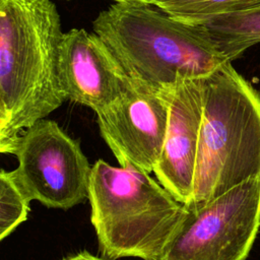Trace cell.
I'll list each match as a JSON object with an SVG mask.
<instances>
[{
    "label": "cell",
    "instance_id": "obj_9",
    "mask_svg": "<svg viewBox=\"0 0 260 260\" xmlns=\"http://www.w3.org/2000/svg\"><path fill=\"white\" fill-rule=\"evenodd\" d=\"M202 113L203 77L178 78L170 89L167 132L153 173L159 184L184 205L193 194Z\"/></svg>",
    "mask_w": 260,
    "mask_h": 260
},
{
    "label": "cell",
    "instance_id": "obj_10",
    "mask_svg": "<svg viewBox=\"0 0 260 260\" xmlns=\"http://www.w3.org/2000/svg\"><path fill=\"white\" fill-rule=\"evenodd\" d=\"M204 36L228 62L260 43V4L188 22Z\"/></svg>",
    "mask_w": 260,
    "mask_h": 260
},
{
    "label": "cell",
    "instance_id": "obj_15",
    "mask_svg": "<svg viewBox=\"0 0 260 260\" xmlns=\"http://www.w3.org/2000/svg\"><path fill=\"white\" fill-rule=\"evenodd\" d=\"M115 1H138V2H143V3L152 4L155 0H115Z\"/></svg>",
    "mask_w": 260,
    "mask_h": 260
},
{
    "label": "cell",
    "instance_id": "obj_13",
    "mask_svg": "<svg viewBox=\"0 0 260 260\" xmlns=\"http://www.w3.org/2000/svg\"><path fill=\"white\" fill-rule=\"evenodd\" d=\"M18 133L12 130L0 116V153H13L17 147Z\"/></svg>",
    "mask_w": 260,
    "mask_h": 260
},
{
    "label": "cell",
    "instance_id": "obj_14",
    "mask_svg": "<svg viewBox=\"0 0 260 260\" xmlns=\"http://www.w3.org/2000/svg\"><path fill=\"white\" fill-rule=\"evenodd\" d=\"M62 260H105V259L96 257V256H93L92 254H90L87 251H82L80 253H77V254H75L73 256L64 258Z\"/></svg>",
    "mask_w": 260,
    "mask_h": 260
},
{
    "label": "cell",
    "instance_id": "obj_2",
    "mask_svg": "<svg viewBox=\"0 0 260 260\" xmlns=\"http://www.w3.org/2000/svg\"><path fill=\"white\" fill-rule=\"evenodd\" d=\"M260 177V93L225 62L203 77L193 194L198 207ZM184 205V204H183Z\"/></svg>",
    "mask_w": 260,
    "mask_h": 260
},
{
    "label": "cell",
    "instance_id": "obj_8",
    "mask_svg": "<svg viewBox=\"0 0 260 260\" xmlns=\"http://www.w3.org/2000/svg\"><path fill=\"white\" fill-rule=\"evenodd\" d=\"M58 76L66 99L95 113L116 101L129 79L107 44L94 31L83 28L63 32Z\"/></svg>",
    "mask_w": 260,
    "mask_h": 260
},
{
    "label": "cell",
    "instance_id": "obj_3",
    "mask_svg": "<svg viewBox=\"0 0 260 260\" xmlns=\"http://www.w3.org/2000/svg\"><path fill=\"white\" fill-rule=\"evenodd\" d=\"M92 28L129 77L157 88L204 77L228 62L194 25L148 3L116 1Z\"/></svg>",
    "mask_w": 260,
    "mask_h": 260
},
{
    "label": "cell",
    "instance_id": "obj_5",
    "mask_svg": "<svg viewBox=\"0 0 260 260\" xmlns=\"http://www.w3.org/2000/svg\"><path fill=\"white\" fill-rule=\"evenodd\" d=\"M184 207L160 260H246L260 229V177Z\"/></svg>",
    "mask_w": 260,
    "mask_h": 260
},
{
    "label": "cell",
    "instance_id": "obj_11",
    "mask_svg": "<svg viewBox=\"0 0 260 260\" xmlns=\"http://www.w3.org/2000/svg\"><path fill=\"white\" fill-rule=\"evenodd\" d=\"M260 0H155L152 5L185 22L208 16L247 9Z\"/></svg>",
    "mask_w": 260,
    "mask_h": 260
},
{
    "label": "cell",
    "instance_id": "obj_6",
    "mask_svg": "<svg viewBox=\"0 0 260 260\" xmlns=\"http://www.w3.org/2000/svg\"><path fill=\"white\" fill-rule=\"evenodd\" d=\"M12 174L31 200L69 209L88 196L91 168L78 142L52 120H39L19 136Z\"/></svg>",
    "mask_w": 260,
    "mask_h": 260
},
{
    "label": "cell",
    "instance_id": "obj_16",
    "mask_svg": "<svg viewBox=\"0 0 260 260\" xmlns=\"http://www.w3.org/2000/svg\"><path fill=\"white\" fill-rule=\"evenodd\" d=\"M259 93H260V89H259Z\"/></svg>",
    "mask_w": 260,
    "mask_h": 260
},
{
    "label": "cell",
    "instance_id": "obj_4",
    "mask_svg": "<svg viewBox=\"0 0 260 260\" xmlns=\"http://www.w3.org/2000/svg\"><path fill=\"white\" fill-rule=\"evenodd\" d=\"M90 220L106 260H160L185 207L149 173L114 167L103 159L91 168Z\"/></svg>",
    "mask_w": 260,
    "mask_h": 260
},
{
    "label": "cell",
    "instance_id": "obj_12",
    "mask_svg": "<svg viewBox=\"0 0 260 260\" xmlns=\"http://www.w3.org/2000/svg\"><path fill=\"white\" fill-rule=\"evenodd\" d=\"M29 202L12 172L0 170V242L26 220Z\"/></svg>",
    "mask_w": 260,
    "mask_h": 260
},
{
    "label": "cell",
    "instance_id": "obj_7",
    "mask_svg": "<svg viewBox=\"0 0 260 260\" xmlns=\"http://www.w3.org/2000/svg\"><path fill=\"white\" fill-rule=\"evenodd\" d=\"M172 86L157 88L129 77L122 94L95 113L101 135L121 167L153 172L167 132Z\"/></svg>",
    "mask_w": 260,
    "mask_h": 260
},
{
    "label": "cell",
    "instance_id": "obj_1",
    "mask_svg": "<svg viewBox=\"0 0 260 260\" xmlns=\"http://www.w3.org/2000/svg\"><path fill=\"white\" fill-rule=\"evenodd\" d=\"M62 35L52 0H0V116L17 133L67 100L58 76Z\"/></svg>",
    "mask_w": 260,
    "mask_h": 260
}]
</instances>
